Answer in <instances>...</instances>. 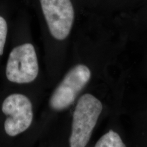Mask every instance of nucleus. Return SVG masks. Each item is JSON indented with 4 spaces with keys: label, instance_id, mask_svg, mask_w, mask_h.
<instances>
[{
    "label": "nucleus",
    "instance_id": "f257e3e1",
    "mask_svg": "<svg viewBox=\"0 0 147 147\" xmlns=\"http://www.w3.org/2000/svg\"><path fill=\"white\" fill-rule=\"evenodd\" d=\"M102 109V102L93 95L87 93L80 97L73 115L70 147L87 146Z\"/></svg>",
    "mask_w": 147,
    "mask_h": 147
},
{
    "label": "nucleus",
    "instance_id": "f03ea898",
    "mask_svg": "<svg viewBox=\"0 0 147 147\" xmlns=\"http://www.w3.org/2000/svg\"><path fill=\"white\" fill-rule=\"evenodd\" d=\"M39 71L34 47L26 43L12 49L5 69L7 78L18 84L29 83L37 78Z\"/></svg>",
    "mask_w": 147,
    "mask_h": 147
},
{
    "label": "nucleus",
    "instance_id": "7ed1b4c3",
    "mask_svg": "<svg viewBox=\"0 0 147 147\" xmlns=\"http://www.w3.org/2000/svg\"><path fill=\"white\" fill-rule=\"evenodd\" d=\"M91 78L87 66L78 64L71 68L53 92L49 104L53 110L61 111L71 106L77 95L87 85Z\"/></svg>",
    "mask_w": 147,
    "mask_h": 147
},
{
    "label": "nucleus",
    "instance_id": "20e7f679",
    "mask_svg": "<svg viewBox=\"0 0 147 147\" xmlns=\"http://www.w3.org/2000/svg\"><path fill=\"white\" fill-rule=\"evenodd\" d=\"M1 110L7 118L4 122L5 133L16 136L27 130L33 121L32 104L23 94L10 95L3 102Z\"/></svg>",
    "mask_w": 147,
    "mask_h": 147
},
{
    "label": "nucleus",
    "instance_id": "39448f33",
    "mask_svg": "<svg viewBox=\"0 0 147 147\" xmlns=\"http://www.w3.org/2000/svg\"><path fill=\"white\" fill-rule=\"evenodd\" d=\"M44 15L53 38L65 40L69 36L74 19L70 0H40Z\"/></svg>",
    "mask_w": 147,
    "mask_h": 147
},
{
    "label": "nucleus",
    "instance_id": "423d86ee",
    "mask_svg": "<svg viewBox=\"0 0 147 147\" xmlns=\"http://www.w3.org/2000/svg\"><path fill=\"white\" fill-rule=\"evenodd\" d=\"M95 147H125L117 132L110 130L97 141Z\"/></svg>",
    "mask_w": 147,
    "mask_h": 147
},
{
    "label": "nucleus",
    "instance_id": "0eeeda50",
    "mask_svg": "<svg viewBox=\"0 0 147 147\" xmlns=\"http://www.w3.org/2000/svg\"><path fill=\"white\" fill-rule=\"evenodd\" d=\"M8 33V25L5 20L0 16V56L3 55Z\"/></svg>",
    "mask_w": 147,
    "mask_h": 147
}]
</instances>
